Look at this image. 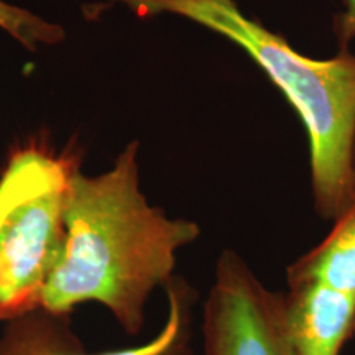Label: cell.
Masks as SVG:
<instances>
[{
  "mask_svg": "<svg viewBox=\"0 0 355 355\" xmlns=\"http://www.w3.org/2000/svg\"><path fill=\"white\" fill-rule=\"evenodd\" d=\"M64 247L42 308L71 314L97 303L127 336H139L150 298L175 277L178 254L201 237L198 222L170 217L140 189L139 141L99 175L71 168L63 199Z\"/></svg>",
  "mask_w": 355,
  "mask_h": 355,
  "instance_id": "6da1fadb",
  "label": "cell"
},
{
  "mask_svg": "<svg viewBox=\"0 0 355 355\" xmlns=\"http://www.w3.org/2000/svg\"><path fill=\"white\" fill-rule=\"evenodd\" d=\"M144 17L176 15L239 46L295 110L308 135L314 212L336 220L354 199L355 55L339 48L316 60L260 21L235 0H115Z\"/></svg>",
  "mask_w": 355,
  "mask_h": 355,
  "instance_id": "7a4b0ae2",
  "label": "cell"
},
{
  "mask_svg": "<svg viewBox=\"0 0 355 355\" xmlns=\"http://www.w3.org/2000/svg\"><path fill=\"white\" fill-rule=\"evenodd\" d=\"M202 355H295L283 291L261 282L234 248H222L201 309Z\"/></svg>",
  "mask_w": 355,
  "mask_h": 355,
  "instance_id": "3957f363",
  "label": "cell"
},
{
  "mask_svg": "<svg viewBox=\"0 0 355 355\" xmlns=\"http://www.w3.org/2000/svg\"><path fill=\"white\" fill-rule=\"evenodd\" d=\"M64 183L21 204L3 227L0 237V322L42 306L43 290L64 247Z\"/></svg>",
  "mask_w": 355,
  "mask_h": 355,
  "instance_id": "277c9868",
  "label": "cell"
},
{
  "mask_svg": "<svg viewBox=\"0 0 355 355\" xmlns=\"http://www.w3.org/2000/svg\"><path fill=\"white\" fill-rule=\"evenodd\" d=\"M163 290L165 322L144 344L109 352H87L73 329L71 314L53 313L40 306L3 322L0 355H194V309L199 293L183 275H175Z\"/></svg>",
  "mask_w": 355,
  "mask_h": 355,
  "instance_id": "5b68a950",
  "label": "cell"
},
{
  "mask_svg": "<svg viewBox=\"0 0 355 355\" xmlns=\"http://www.w3.org/2000/svg\"><path fill=\"white\" fill-rule=\"evenodd\" d=\"M283 316L295 355H343L355 337V293L322 283L286 286Z\"/></svg>",
  "mask_w": 355,
  "mask_h": 355,
  "instance_id": "8992f818",
  "label": "cell"
},
{
  "mask_svg": "<svg viewBox=\"0 0 355 355\" xmlns=\"http://www.w3.org/2000/svg\"><path fill=\"white\" fill-rule=\"evenodd\" d=\"M300 283H322L355 293V196L332 220L329 234L286 266V286Z\"/></svg>",
  "mask_w": 355,
  "mask_h": 355,
  "instance_id": "52a82bcc",
  "label": "cell"
},
{
  "mask_svg": "<svg viewBox=\"0 0 355 355\" xmlns=\"http://www.w3.org/2000/svg\"><path fill=\"white\" fill-rule=\"evenodd\" d=\"M73 166L66 158H56L35 146L17 150L0 175V237L21 204L63 184Z\"/></svg>",
  "mask_w": 355,
  "mask_h": 355,
  "instance_id": "ba28073f",
  "label": "cell"
},
{
  "mask_svg": "<svg viewBox=\"0 0 355 355\" xmlns=\"http://www.w3.org/2000/svg\"><path fill=\"white\" fill-rule=\"evenodd\" d=\"M0 30L30 50L56 44L64 38V30L60 25L42 19L26 8L12 6L6 0H0Z\"/></svg>",
  "mask_w": 355,
  "mask_h": 355,
  "instance_id": "9c48e42d",
  "label": "cell"
},
{
  "mask_svg": "<svg viewBox=\"0 0 355 355\" xmlns=\"http://www.w3.org/2000/svg\"><path fill=\"white\" fill-rule=\"evenodd\" d=\"M334 35L339 48H349L355 42V0H343V10L334 19Z\"/></svg>",
  "mask_w": 355,
  "mask_h": 355,
  "instance_id": "30bf717a",
  "label": "cell"
},
{
  "mask_svg": "<svg viewBox=\"0 0 355 355\" xmlns=\"http://www.w3.org/2000/svg\"><path fill=\"white\" fill-rule=\"evenodd\" d=\"M352 178H354V196H355V137L352 144Z\"/></svg>",
  "mask_w": 355,
  "mask_h": 355,
  "instance_id": "8fae6325",
  "label": "cell"
}]
</instances>
